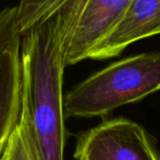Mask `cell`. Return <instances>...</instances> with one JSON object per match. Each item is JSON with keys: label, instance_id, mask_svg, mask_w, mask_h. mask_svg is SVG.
<instances>
[{"label": "cell", "instance_id": "cell-3", "mask_svg": "<svg viewBox=\"0 0 160 160\" xmlns=\"http://www.w3.org/2000/svg\"><path fill=\"white\" fill-rule=\"evenodd\" d=\"M75 160H160L155 141L141 124L125 118L103 120L80 133Z\"/></svg>", "mask_w": 160, "mask_h": 160}, {"label": "cell", "instance_id": "cell-5", "mask_svg": "<svg viewBox=\"0 0 160 160\" xmlns=\"http://www.w3.org/2000/svg\"><path fill=\"white\" fill-rule=\"evenodd\" d=\"M134 0H86L67 56V67L89 60L96 46L119 23Z\"/></svg>", "mask_w": 160, "mask_h": 160}, {"label": "cell", "instance_id": "cell-7", "mask_svg": "<svg viewBox=\"0 0 160 160\" xmlns=\"http://www.w3.org/2000/svg\"><path fill=\"white\" fill-rule=\"evenodd\" d=\"M0 160H42L34 128L30 97L23 82V102L20 120Z\"/></svg>", "mask_w": 160, "mask_h": 160}, {"label": "cell", "instance_id": "cell-4", "mask_svg": "<svg viewBox=\"0 0 160 160\" xmlns=\"http://www.w3.org/2000/svg\"><path fill=\"white\" fill-rule=\"evenodd\" d=\"M23 102L17 6L0 11V157L20 120Z\"/></svg>", "mask_w": 160, "mask_h": 160}, {"label": "cell", "instance_id": "cell-1", "mask_svg": "<svg viewBox=\"0 0 160 160\" xmlns=\"http://www.w3.org/2000/svg\"><path fill=\"white\" fill-rule=\"evenodd\" d=\"M86 0H20L17 26L23 82L42 160H63V73Z\"/></svg>", "mask_w": 160, "mask_h": 160}, {"label": "cell", "instance_id": "cell-6", "mask_svg": "<svg viewBox=\"0 0 160 160\" xmlns=\"http://www.w3.org/2000/svg\"><path fill=\"white\" fill-rule=\"evenodd\" d=\"M160 34V0H134L119 23L93 50L89 60L118 57L130 45Z\"/></svg>", "mask_w": 160, "mask_h": 160}, {"label": "cell", "instance_id": "cell-2", "mask_svg": "<svg viewBox=\"0 0 160 160\" xmlns=\"http://www.w3.org/2000/svg\"><path fill=\"white\" fill-rule=\"evenodd\" d=\"M160 91V51L131 56L93 73L64 94L65 118H96Z\"/></svg>", "mask_w": 160, "mask_h": 160}]
</instances>
